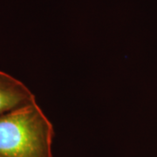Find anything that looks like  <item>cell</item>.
Returning a JSON list of instances; mask_svg holds the SVG:
<instances>
[{
    "label": "cell",
    "mask_w": 157,
    "mask_h": 157,
    "mask_svg": "<svg viewBox=\"0 0 157 157\" xmlns=\"http://www.w3.org/2000/svg\"><path fill=\"white\" fill-rule=\"evenodd\" d=\"M53 137L36 101L0 114V157H52Z\"/></svg>",
    "instance_id": "1"
},
{
    "label": "cell",
    "mask_w": 157,
    "mask_h": 157,
    "mask_svg": "<svg viewBox=\"0 0 157 157\" xmlns=\"http://www.w3.org/2000/svg\"><path fill=\"white\" fill-rule=\"evenodd\" d=\"M35 101V95L22 81L0 71V114Z\"/></svg>",
    "instance_id": "2"
}]
</instances>
